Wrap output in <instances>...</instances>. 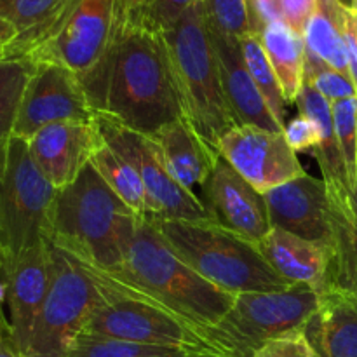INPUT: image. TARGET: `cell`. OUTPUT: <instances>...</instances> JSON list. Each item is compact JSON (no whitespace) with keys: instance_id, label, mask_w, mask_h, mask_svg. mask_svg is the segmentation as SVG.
<instances>
[{"instance_id":"cell-25","label":"cell","mask_w":357,"mask_h":357,"mask_svg":"<svg viewBox=\"0 0 357 357\" xmlns=\"http://www.w3.org/2000/svg\"><path fill=\"white\" fill-rule=\"evenodd\" d=\"M260 38L281 84L286 105L295 103L305 82V40L282 21L267 24L261 30Z\"/></svg>"},{"instance_id":"cell-10","label":"cell","mask_w":357,"mask_h":357,"mask_svg":"<svg viewBox=\"0 0 357 357\" xmlns=\"http://www.w3.org/2000/svg\"><path fill=\"white\" fill-rule=\"evenodd\" d=\"M105 143L138 169L146 192V213L159 220H215L204 202L173 180L164 167L150 136L139 135L119 122L96 114Z\"/></svg>"},{"instance_id":"cell-40","label":"cell","mask_w":357,"mask_h":357,"mask_svg":"<svg viewBox=\"0 0 357 357\" xmlns=\"http://www.w3.org/2000/svg\"><path fill=\"white\" fill-rule=\"evenodd\" d=\"M16 30H14L13 24H9L7 21L0 20V61L6 59L7 49L13 44V40L16 38Z\"/></svg>"},{"instance_id":"cell-21","label":"cell","mask_w":357,"mask_h":357,"mask_svg":"<svg viewBox=\"0 0 357 357\" xmlns=\"http://www.w3.org/2000/svg\"><path fill=\"white\" fill-rule=\"evenodd\" d=\"M305 333L319 357H357V291L324 289Z\"/></svg>"},{"instance_id":"cell-34","label":"cell","mask_w":357,"mask_h":357,"mask_svg":"<svg viewBox=\"0 0 357 357\" xmlns=\"http://www.w3.org/2000/svg\"><path fill=\"white\" fill-rule=\"evenodd\" d=\"M253 357H319V354L310 344L305 328H302L271 338L255 352Z\"/></svg>"},{"instance_id":"cell-22","label":"cell","mask_w":357,"mask_h":357,"mask_svg":"<svg viewBox=\"0 0 357 357\" xmlns=\"http://www.w3.org/2000/svg\"><path fill=\"white\" fill-rule=\"evenodd\" d=\"M79 0H0V20L13 24L16 38L6 59L28 58L61 26Z\"/></svg>"},{"instance_id":"cell-43","label":"cell","mask_w":357,"mask_h":357,"mask_svg":"<svg viewBox=\"0 0 357 357\" xmlns=\"http://www.w3.org/2000/svg\"><path fill=\"white\" fill-rule=\"evenodd\" d=\"M352 20H354V26H356V33H357V13L352 9Z\"/></svg>"},{"instance_id":"cell-35","label":"cell","mask_w":357,"mask_h":357,"mask_svg":"<svg viewBox=\"0 0 357 357\" xmlns=\"http://www.w3.org/2000/svg\"><path fill=\"white\" fill-rule=\"evenodd\" d=\"M286 142L291 146L293 152H305V150H314L319 146L323 139V132L317 122L309 115L298 114L288 121L282 129Z\"/></svg>"},{"instance_id":"cell-33","label":"cell","mask_w":357,"mask_h":357,"mask_svg":"<svg viewBox=\"0 0 357 357\" xmlns=\"http://www.w3.org/2000/svg\"><path fill=\"white\" fill-rule=\"evenodd\" d=\"M305 82L310 84L330 103L357 96L356 86L351 77L324 65L323 61L309 54L305 58Z\"/></svg>"},{"instance_id":"cell-8","label":"cell","mask_w":357,"mask_h":357,"mask_svg":"<svg viewBox=\"0 0 357 357\" xmlns=\"http://www.w3.org/2000/svg\"><path fill=\"white\" fill-rule=\"evenodd\" d=\"M45 243L51 282L24 357H66L91 314L107 300L100 282L79 258Z\"/></svg>"},{"instance_id":"cell-37","label":"cell","mask_w":357,"mask_h":357,"mask_svg":"<svg viewBox=\"0 0 357 357\" xmlns=\"http://www.w3.org/2000/svg\"><path fill=\"white\" fill-rule=\"evenodd\" d=\"M199 0H153L150 23L159 31H167Z\"/></svg>"},{"instance_id":"cell-41","label":"cell","mask_w":357,"mask_h":357,"mask_svg":"<svg viewBox=\"0 0 357 357\" xmlns=\"http://www.w3.org/2000/svg\"><path fill=\"white\" fill-rule=\"evenodd\" d=\"M7 298V284L2 278H0V312H2V305Z\"/></svg>"},{"instance_id":"cell-17","label":"cell","mask_w":357,"mask_h":357,"mask_svg":"<svg viewBox=\"0 0 357 357\" xmlns=\"http://www.w3.org/2000/svg\"><path fill=\"white\" fill-rule=\"evenodd\" d=\"M7 284V309L13 335L24 357L35 323L51 282V261L47 243L28 250L9 271L3 274Z\"/></svg>"},{"instance_id":"cell-26","label":"cell","mask_w":357,"mask_h":357,"mask_svg":"<svg viewBox=\"0 0 357 357\" xmlns=\"http://www.w3.org/2000/svg\"><path fill=\"white\" fill-rule=\"evenodd\" d=\"M342 9L344 6L337 0H319L316 14L303 33V40H305L307 54L349 75Z\"/></svg>"},{"instance_id":"cell-28","label":"cell","mask_w":357,"mask_h":357,"mask_svg":"<svg viewBox=\"0 0 357 357\" xmlns=\"http://www.w3.org/2000/svg\"><path fill=\"white\" fill-rule=\"evenodd\" d=\"M91 164L98 171L105 183L132 209L138 216L145 218L146 213V192L143 187L138 169L122 157L117 150L107 145L103 139L100 149L94 152Z\"/></svg>"},{"instance_id":"cell-30","label":"cell","mask_w":357,"mask_h":357,"mask_svg":"<svg viewBox=\"0 0 357 357\" xmlns=\"http://www.w3.org/2000/svg\"><path fill=\"white\" fill-rule=\"evenodd\" d=\"M241 49H243L244 61H246L248 70L257 84L258 91L264 96L268 110L274 115L278 124L284 129L286 117V100L282 94L281 84H279L278 75L265 54L264 44H261L260 33H248L241 38Z\"/></svg>"},{"instance_id":"cell-12","label":"cell","mask_w":357,"mask_h":357,"mask_svg":"<svg viewBox=\"0 0 357 357\" xmlns=\"http://www.w3.org/2000/svg\"><path fill=\"white\" fill-rule=\"evenodd\" d=\"M96 110L77 73L47 61L35 63L17 114L14 138L30 139L56 122H91Z\"/></svg>"},{"instance_id":"cell-3","label":"cell","mask_w":357,"mask_h":357,"mask_svg":"<svg viewBox=\"0 0 357 357\" xmlns=\"http://www.w3.org/2000/svg\"><path fill=\"white\" fill-rule=\"evenodd\" d=\"M110 274L202 330L220 323L236 302L234 293L185 264L150 216L139 220L124 264Z\"/></svg>"},{"instance_id":"cell-7","label":"cell","mask_w":357,"mask_h":357,"mask_svg":"<svg viewBox=\"0 0 357 357\" xmlns=\"http://www.w3.org/2000/svg\"><path fill=\"white\" fill-rule=\"evenodd\" d=\"M321 295L305 284L282 291L241 293L220 323L204 335L222 357H253L271 338L302 330L319 309Z\"/></svg>"},{"instance_id":"cell-42","label":"cell","mask_w":357,"mask_h":357,"mask_svg":"<svg viewBox=\"0 0 357 357\" xmlns=\"http://www.w3.org/2000/svg\"><path fill=\"white\" fill-rule=\"evenodd\" d=\"M338 3H342V6L345 7H352V0H337Z\"/></svg>"},{"instance_id":"cell-18","label":"cell","mask_w":357,"mask_h":357,"mask_svg":"<svg viewBox=\"0 0 357 357\" xmlns=\"http://www.w3.org/2000/svg\"><path fill=\"white\" fill-rule=\"evenodd\" d=\"M209 35L218 58L223 91L237 126H257L267 131L282 132V128L271 114L248 70L241 42L222 37L213 31H209Z\"/></svg>"},{"instance_id":"cell-13","label":"cell","mask_w":357,"mask_h":357,"mask_svg":"<svg viewBox=\"0 0 357 357\" xmlns=\"http://www.w3.org/2000/svg\"><path fill=\"white\" fill-rule=\"evenodd\" d=\"M218 152L261 194L307 174L282 132L257 126L230 129L220 142Z\"/></svg>"},{"instance_id":"cell-2","label":"cell","mask_w":357,"mask_h":357,"mask_svg":"<svg viewBox=\"0 0 357 357\" xmlns=\"http://www.w3.org/2000/svg\"><path fill=\"white\" fill-rule=\"evenodd\" d=\"M139 220L89 162L73 183L56 192L44 237L73 257L114 272L128 257Z\"/></svg>"},{"instance_id":"cell-14","label":"cell","mask_w":357,"mask_h":357,"mask_svg":"<svg viewBox=\"0 0 357 357\" xmlns=\"http://www.w3.org/2000/svg\"><path fill=\"white\" fill-rule=\"evenodd\" d=\"M28 149L38 169L56 188L68 187L91 162L103 143L96 119L91 122H56L38 129Z\"/></svg>"},{"instance_id":"cell-5","label":"cell","mask_w":357,"mask_h":357,"mask_svg":"<svg viewBox=\"0 0 357 357\" xmlns=\"http://www.w3.org/2000/svg\"><path fill=\"white\" fill-rule=\"evenodd\" d=\"M152 220L185 264L225 291L268 293L293 286L271 267L258 244L216 220Z\"/></svg>"},{"instance_id":"cell-31","label":"cell","mask_w":357,"mask_h":357,"mask_svg":"<svg viewBox=\"0 0 357 357\" xmlns=\"http://www.w3.org/2000/svg\"><path fill=\"white\" fill-rule=\"evenodd\" d=\"M208 30L222 37L241 40L253 33L248 0H201Z\"/></svg>"},{"instance_id":"cell-27","label":"cell","mask_w":357,"mask_h":357,"mask_svg":"<svg viewBox=\"0 0 357 357\" xmlns=\"http://www.w3.org/2000/svg\"><path fill=\"white\" fill-rule=\"evenodd\" d=\"M33 70L35 61L28 58H9L0 61V178L6 171L17 114Z\"/></svg>"},{"instance_id":"cell-9","label":"cell","mask_w":357,"mask_h":357,"mask_svg":"<svg viewBox=\"0 0 357 357\" xmlns=\"http://www.w3.org/2000/svg\"><path fill=\"white\" fill-rule=\"evenodd\" d=\"M56 188L31 157L26 139L13 138L0 178V271L3 274L45 241V225Z\"/></svg>"},{"instance_id":"cell-20","label":"cell","mask_w":357,"mask_h":357,"mask_svg":"<svg viewBox=\"0 0 357 357\" xmlns=\"http://www.w3.org/2000/svg\"><path fill=\"white\" fill-rule=\"evenodd\" d=\"M150 139L167 173L190 192H194L195 187H204L220 159V153L213 152L183 117L164 126L150 136Z\"/></svg>"},{"instance_id":"cell-1","label":"cell","mask_w":357,"mask_h":357,"mask_svg":"<svg viewBox=\"0 0 357 357\" xmlns=\"http://www.w3.org/2000/svg\"><path fill=\"white\" fill-rule=\"evenodd\" d=\"M96 114L152 136L183 117L162 31L122 17L107 56L84 80Z\"/></svg>"},{"instance_id":"cell-36","label":"cell","mask_w":357,"mask_h":357,"mask_svg":"<svg viewBox=\"0 0 357 357\" xmlns=\"http://www.w3.org/2000/svg\"><path fill=\"white\" fill-rule=\"evenodd\" d=\"M317 6L319 0H275L279 20L302 37L316 14Z\"/></svg>"},{"instance_id":"cell-15","label":"cell","mask_w":357,"mask_h":357,"mask_svg":"<svg viewBox=\"0 0 357 357\" xmlns=\"http://www.w3.org/2000/svg\"><path fill=\"white\" fill-rule=\"evenodd\" d=\"M206 208L213 218L258 244L272 230L268 208L261 192L244 180L222 155L202 187Z\"/></svg>"},{"instance_id":"cell-19","label":"cell","mask_w":357,"mask_h":357,"mask_svg":"<svg viewBox=\"0 0 357 357\" xmlns=\"http://www.w3.org/2000/svg\"><path fill=\"white\" fill-rule=\"evenodd\" d=\"M258 250L281 278L291 284H305L323 293L331 265V251L312 241L272 227L258 243Z\"/></svg>"},{"instance_id":"cell-39","label":"cell","mask_w":357,"mask_h":357,"mask_svg":"<svg viewBox=\"0 0 357 357\" xmlns=\"http://www.w3.org/2000/svg\"><path fill=\"white\" fill-rule=\"evenodd\" d=\"M0 357H23L16 344V338L13 335L9 319L6 317L3 310L0 312Z\"/></svg>"},{"instance_id":"cell-16","label":"cell","mask_w":357,"mask_h":357,"mask_svg":"<svg viewBox=\"0 0 357 357\" xmlns=\"http://www.w3.org/2000/svg\"><path fill=\"white\" fill-rule=\"evenodd\" d=\"M264 197L272 227L321 244L333 255L330 204L323 180L307 173L265 192Z\"/></svg>"},{"instance_id":"cell-45","label":"cell","mask_w":357,"mask_h":357,"mask_svg":"<svg viewBox=\"0 0 357 357\" xmlns=\"http://www.w3.org/2000/svg\"><path fill=\"white\" fill-rule=\"evenodd\" d=\"M0 278H2V271H0Z\"/></svg>"},{"instance_id":"cell-6","label":"cell","mask_w":357,"mask_h":357,"mask_svg":"<svg viewBox=\"0 0 357 357\" xmlns=\"http://www.w3.org/2000/svg\"><path fill=\"white\" fill-rule=\"evenodd\" d=\"M80 261L89 268L107 295L103 305L91 314L82 331L136 344L185 349L222 357L211 347L202 328L188 323L110 272Z\"/></svg>"},{"instance_id":"cell-23","label":"cell","mask_w":357,"mask_h":357,"mask_svg":"<svg viewBox=\"0 0 357 357\" xmlns=\"http://www.w3.org/2000/svg\"><path fill=\"white\" fill-rule=\"evenodd\" d=\"M330 204L333 258L326 288L357 291V183L352 192L326 190Z\"/></svg>"},{"instance_id":"cell-32","label":"cell","mask_w":357,"mask_h":357,"mask_svg":"<svg viewBox=\"0 0 357 357\" xmlns=\"http://www.w3.org/2000/svg\"><path fill=\"white\" fill-rule=\"evenodd\" d=\"M331 114L349 183L354 190L357 183V96L331 103Z\"/></svg>"},{"instance_id":"cell-4","label":"cell","mask_w":357,"mask_h":357,"mask_svg":"<svg viewBox=\"0 0 357 357\" xmlns=\"http://www.w3.org/2000/svg\"><path fill=\"white\" fill-rule=\"evenodd\" d=\"M162 35L183 119L213 152L220 153V142L237 122L223 91L218 58L201 0Z\"/></svg>"},{"instance_id":"cell-44","label":"cell","mask_w":357,"mask_h":357,"mask_svg":"<svg viewBox=\"0 0 357 357\" xmlns=\"http://www.w3.org/2000/svg\"><path fill=\"white\" fill-rule=\"evenodd\" d=\"M351 9H354L356 13H357V0H352V7H351Z\"/></svg>"},{"instance_id":"cell-24","label":"cell","mask_w":357,"mask_h":357,"mask_svg":"<svg viewBox=\"0 0 357 357\" xmlns=\"http://www.w3.org/2000/svg\"><path fill=\"white\" fill-rule=\"evenodd\" d=\"M295 103L298 107V114L312 117L323 132V139H321L319 146L312 150V153L316 155L321 171H323V181L326 190L352 192L344 157H342L337 135H335L331 103L307 82H303Z\"/></svg>"},{"instance_id":"cell-29","label":"cell","mask_w":357,"mask_h":357,"mask_svg":"<svg viewBox=\"0 0 357 357\" xmlns=\"http://www.w3.org/2000/svg\"><path fill=\"white\" fill-rule=\"evenodd\" d=\"M66 357H216L185 349L160 347V345L136 344V342L117 340L100 335L80 331L72 342Z\"/></svg>"},{"instance_id":"cell-38","label":"cell","mask_w":357,"mask_h":357,"mask_svg":"<svg viewBox=\"0 0 357 357\" xmlns=\"http://www.w3.org/2000/svg\"><path fill=\"white\" fill-rule=\"evenodd\" d=\"M117 2L124 20L132 21V23H150L153 0H117Z\"/></svg>"},{"instance_id":"cell-11","label":"cell","mask_w":357,"mask_h":357,"mask_svg":"<svg viewBox=\"0 0 357 357\" xmlns=\"http://www.w3.org/2000/svg\"><path fill=\"white\" fill-rule=\"evenodd\" d=\"M117 24V0H79L54 35L28 59L65 66L84 82L107 56Z\"/></svg>"}]
</instances>
